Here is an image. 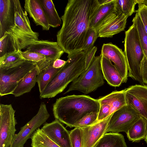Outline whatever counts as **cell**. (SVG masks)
<instances>
[{
    "mask_svg": "<svg viewBox=\"0 0 147 147\" xmlns=\"http://www.w3.org/2000/svg\"><path fill=\"white\" fill-rule=\"evenodd\" d=\"M94 147H127L124 136L119 133H106Z\"/></svg>",
    "mask_w": 147,
    "mask_h": 147,
    "instance_id": "cell-26",
    "label": "cell"
},
{
    "mask_svg": "<svg viewBox=\"0 0 147 147\" xmlns=\"http://www.w3.org/2000/svg\"><path fill=\"white\" fill-rule=\"evenodd\" d=\"M140 3H143L147 6V0H140Z\"/></svg>",
    "mask_w": 147,
    "mask_h": 147,
    "instance_id": "cell-41",
    "label": "cell"
},
{
    "mask_svg": "<svg viewBox=\"0 0 147 147\" xmlns=\"http://www.w3.org/2000/svg\"><path fill=\"white\" fill-rule=\"evenodd\" d=\"M98 37V31L94 28L89 27L85 36L82 49V51L85 54L94 47V44Z\"/></svg>",
    "mask_w": 147,
    "mask_h": 147,
    "instance_id": "cell-32",
    "label": "cell"
},
{
    "mask_svg": "<svg viewBox=\"0 0 147 147\" xmlns=\"http://www.w3.org/2000/svg\"><path fill=\"white\" fill-rule=\"evenodd\" d=\"M99 5L98 0H69L61 17V28L57 34V42L68 54L82 51L90 22Z\"/></svg>",
    "mask_w": 147,
    "mask_h": 147,
    "instance_id": "cell-1",
    "label": "cell"
},
{
    "mask_svg": "<svg viewBox=\"0 0 147 147\" xmlns=\"http://www.w3.org/2000/svg\"><path fill=\"white\" fill-rule=\"evenodd\" d=\"M100 5L104 4L111 2L112 0H98Z\"/></svg>",
    "mask_w": 147,
    "mask_h": 147,
    "instance_id": "cell-40",
    "label": "cell"
},
{
    "mask_svg": "<svg viewBox=\"0 0 147 147\" xmlns=\"http://www.w3.org/2000/svg\"><path fill=\"white\" fill-rule=\"evenodd\" d=\"M126 133L129 140L132 142L145 139L147 133V120L140 116Z\"/></svg>",
    "mask_w": 147,
    "mask_h": 147,
    "instance_id": "cell-23",
    "label": "cell"
},
{
    "mask_svg": "<svg viewBox=\"0 0 147 147\" xmlns=\"http://www.w3.org/2000/svg\"><path fill=\"white\" fill-rule=\"evenodd\" d=\"M40 53L45 58L55 60L60 59L64 53L57 42L38 40L28 47L26 50Z\"/></svg>",
    "mask_w": 147,
    "mask_h": 147,
    "instance_id": "cell-16",
    "label": "cell"
},
{
    "mask_svg": "<svg viewBox=\"0 0 147 147\" xmlns=\"http://www.w3.org/2000/svg\"><path fill=\"white\" fill-rule=\"evenodd\" d=\"M115 12V0L106 4H99L92 16L89 27L94 28L98 31L102 23Z\"/></svg>",
    "mask_w": 147,
    "mask_h": 147,
    "instance_id": "cell-21",
    "label": "cell"
},
{
    "mask_svg": "<svg viewBox=\"0 0 147 147\" xmlns=\"http://www.w3.org/2000/svg\"><path fill=\"white\" fill-rule=\"evenodd\" d=\"M55 60L45 58L36 63L39 71L37 76L40 93L45 89L48 84L61 69L54 68L53 64Z\"/></svg>",
    "mask_w": 147,
    "mask_h": 147,
    "instance_id": "cell-18",
    "label": "cell"
},
{
    "mask_svg": "<svg viewBox=\"0 0 147 147\" xmlns=\"http://www.w3.org/2000/svg\"><path fill=\"white\" fill-rule=\"evenodd\" d=\"M15 111L11 104H0V147H9L16 134Z\"/></svg>",
    "mask_w": 147,
    "mask_h": 147,
    "instance_id": "cell-9",
    "label": "cell"
},
{
    "mask_svg": "<svg viewBox=\"0 0 147 147\" xmlns=\"http://www.w3.org/2000/svg\"><path fill=\"white\" fill-rule=\"evenodd\" d=\"M31 139L32 147H60L39 128L34 132Z\"/></svg>",
    "mask_w": 147,
    "mask_h": 147,
    "instance_id": "cell-28",
    "label": "cell"
},
{
    "mask_svg": "<svg viewBox=\"0 0 147 147\" xmlns=\"http://www.w3.org/2000/svg\"><path fill=\"white\" fill-rule=\"evenodd\" d=\"M37 66L35 62L24 60L8 68H0L1 96L12 94L19 81Z\"/></svg>",
    "mask_w": 147,
    "mask_h": 147,
    "instance_id": "cell-7",
    "label": "cell"
},
{
    "mask_svg": "<svg viewBox=\"0 0 147 147\" xmlns=\"http://www.w3.org/2000/svg\"><path fill=\"white\" fill-rule=\"evenodd\" d=\"M98 100L99 101L105 103L108 105L110 108V115L127 105L125 96V89L113 91Z\"/></svg>",
    "mask_w": 147,
    "mask_h": 147,
    "instance_id": "cell-24",
    "label": "cell"
},
{
    "mask_svg": "<svg viewBox=\"0 0 147 147\" xmlns=\"http://www.w3.org/2000/svg\"><path fill=\"white\" fill-rule=\"evenodd\" d=\"M101 69L104 78L110 86H119L123 82L122 78L116 67L109 59L100 54Z\"/></svg>",
    "mask_w": 147,
    "mask_h": 147,
    "instance_id": "cell-20",
    "label": "cell"
},
{
    "mask_svg": "<svg viewBox=\"0 0 147 147\" xmlns=\"http://www.w3.org/2000/svg\"><path fill=\"white\" fill-rule=\"evenodd\" d=\"M18 51L15 53L8 54L0 58V68H8L24 61Z\"/></svg>",
    "mask_w": 147,
    "mask_h": 147,
    "instance_id": "cell-31",
    "label": "cell"
},
{
    "mask_svg": "<svg viewBox=\"0 0 147 147\" xmlns=\"http://www.w3.org/2000/svg\"><path fill=\"white\" fill-rule=\"evenodd\" d=\"M144 140H145V141L147 143V133L146 137Z\"/></svg>",
    "mask_w": 147,
    "mask_h": 147,
    "instance_id": "cell-42",
    "label": "cell"
},
{
    "mask_svg": "<svg viewBox=\"0 0 147 147\" xmlns=\"http://www.w3.org/2000/svg\"><path fill=\"white\" fill-rule=\"evenodd\" d=\"M41 129L52 141L60 147H72L70 132L58 120L45 123Z\"/></svg>",
    "mask_w": 147,
    "mask_h": 147,
    "instance_id": "cell-14",
    "label": "cell"
},
{
    "mask_svg": "<svg viewBox=\"0 0 147 147\" xmlns=\"http://www.w3.org/2000/svg\"><path fill=\"white\" fill-rule=\"evenodd\" d=\"M133 24L136 26L139 40L142 47L145 56L147 59V33L138 13H136L132 20Z\"/></svg>",
    "mask_w": 147,
    "mask_h": 147,
    "instance_id": "cell-30",
    "label": "cell"
},
{
    "mask_svg": "<svg viewBox=\"0 0 147 147\" xmlns=\"http://www.w3.org/2000/svg\"><path fill=\"white\" fill-rule=\"evenodd\" d=\"M49 25L53 28H56L62 23L52 0H39Z\"/></svg>",
    "mask_w": 147,
    "mask_h": 147,
    "instance_id": "cell-25",
    "label": "cell"
},
{
    "mask_svg": "<svg viewBox=\"0 0 147 147\" xmlns=\"http://www.w3.org/2000/svg\"><path fill=\"white\" fill-rule=\"evenodd\" d=\"M138 4V8L135 12L139 16L147 33V6L140 2Z\"/></svg>",
    "mask_w": 147,
    "mask_h": 147,
    "instance_id": "cell-36",
    "label": "cell"
},
{
    "mask_svg": "<svg viewBox=\"0 0 147 147\" xmlns=\"http://www.w3.org/2000/svg\"><path fill=\"white\" fill-rule=\"evenodd\" d=\"M22 58L24 60L37 63L45 59V57L40 53L34 52H31L27 50L22 51L18 50Z\"/></svg>",
    "mask_w": 147,
    "mask_h": 147,
    "instance_id": "cell-33",
    "label": "cell"
},
{
    "mask_svg": "<svg viewBox=\"0 0 147 147\" xmlns=\"http://www.w3.org/2000/svg\"><path fill=\"white\" fill-rule=\"evenodd\" d=\"M101 54L114 63L122 78L123 83H126L128 76V66L125 55L122 50L111 43L104 44Z\"/></svg>",
    "mask_w": 147,
    "mask_h": 147,
    "instance_id": "cell-12",
    "label": "cell"
},
{
    "mask_svg": "<svg viewBox=\"0 0 147 147\" xmlns=\"http://www.w3.org/2000/svg\"><path fill=\"white\" fill-rule=\"evenodd\" d=\"M140 0H115V10L117 15L124 14L128 17L135 12L136 5Z\"/></svg>",
    "mask_w": 147,
    "mask_h": 147,
    "instance_id": "cell-29",
    "label": "cell"
},
{
    "mask_svg": "<svg viewBox=\"0 0 147 147\" xmlns=\"http://www.w3.org/2000/svg\"><path fill=\"white\" fill-rule=\"evenodd\" d=\"M39 69L37 66L29 72L18 83L12 94L19 97L31 91L37 82Z\"/></svg>",
    "mask_w": 147,
    "mask_h": 147,
    "instance_id": "cell-22",
    "label": "cell"
},
{
    "mask_svg": "<svg viewBox=\"0 0 147 147\" xmlns=\"http://www.w3.org/2000/svg\"><path fill=\"white\" fill-rule=\"evenodd\" d=\"M97 50L96 46L94 47L85 54V69L86 70L90 65L95 58V54Z\"/></svg>",
    "mask_w": 147,
    "mask_h": 147,
    "instance_id": "cell-37",
    "label": "cell"
},
{
    "mask_svg": "<svg viewBox=\"0 0 147 147\" xmlns=\"http://www.w3.org/2000/svg\"><path fill=\"white\" fill-rule=\"evenodd\" d=\"M140 117L133 109L127 104L113 113L109 122L107 133H126Z\"/></svg>",
    "mask_w": 147,
    "mask_h": 147,
    "instance_id": "cell-10",
    "label": "cell"
},
{
    "mask_svg": "<svg viewBox=\"0 0 147 147\" xmlns=\"http://www.w3.org/2000/svg\"><path fill=\"white\" fill-rule=\"evenodd\" d=\"M112 114L91 125L80 127L82 133V147H94L95 146L107 133L109 122Z\"/></svg>",
    "mask_w": 147,
    "mask_h": 147,
    "instance_id": "cell-13",
    "label": "cell"
},
{
    "mask_svg": "<svg viewBox=\"0 0 147 147\" xmlns=\"http://www.w3.org/2000/svg\"><path fill=\"white\" fill-rule=\"evenodd\" d=\"M19 50L16 41L9 33L6 32L3 36L0 38V58Z\"/></svg>",
    "mask_w": 147,
    "mask_h": 147,
    "instance_id": "cell-27",
    "label": "cell"
},
{
    "mask_svg": "<svg viewBox=\"0 0 147 147\" xmlns=\"http://www.w3.org/2000/svg\"><path fill=\"white\" fill-rule=\"evenodd\" d=\"M98 112H93L76 123L74 127H80L91 125L97 121Z\"/></svg>",
    "mask_w": 147,
    "mask_h": 147,
    "instance_id": "cell-34",
    "label": "cell"
},
{
    "mask_svg": "<svg viewBox=\"0 0 147 147\" xmlns=\"http://www.w3.org/2000/svg\"><path fill=\"white\" fill-rule=\"evenodd\" d=\"M49 116L46 105L42 102L37 114L14 136L9 147H24L34 132L45 123Z\"/></svg>",
    "mask_w": 147,
    "mask_h": 147,
    "instance_id": "cell-8",
    "label": "cell"
},
{
    "mask_svg": "<svg viewBox=\"0 0 147 147\" xmlns=\"http://www.w3.org/2000/svg\"><path fill=\"white\" fill-rule=\"evenodd\" d=\"M14 0L15 25L10 27L7 32L15 39L21 50L38 40L39 34L32 30L27 12L22 8L20 1Z\"/></svg>",
    "mask_w": 147,
    "mask_h": 147,
    "instance_id": "cell-5",
    "label": "cell"
},
{
    "mask_svg": "<svg viewBox=\"0 0 147 147\" xmlns=\"http://www.w3.org/2000/svg\"><path fill=\"white\" fill-rule=\"evenodd\" d=\"M127 105L147 120V86L136 84L125 89Z\"/></svg>",
    "mask_w": 147,
    "mask_h": 147,
    "instance_id": "cell-11",
    "label": "cell"
},
{
    "mask_svg": "<svg viewBox=\"0 0 147 147\" xmlns=\"http://www.w3.org/2000/svg\"><path fill=\"white\" fill-rule=\"evenodd\" d=\"M15 25L14 0H0V38Z\"/></svg>",
    "mask_w": 147,
    "mask_h": 147,
    "instance_id": "cell-17",
    "label": "cell"
},
{
    "mask_svg": "<svg viewBox=\"0 0 147 147\" xmlns=\"http://www.w3.org/2000/svg\"><path fill=\"white\" fill-rule=\"evenodd\" d=\"M85 55L83 51L68 54L65 65L40 93V98L54 97L78 77L85 70Z\"/></svg>",
    "mask_w": 147,
    "mask_h": 147,
    "instance_id": "cell-3",
    "label": "cell"
},
{
    "mask_svg": "<svg viewBox=\"0 0 147 147\" xmlns=\"http://www.w3.org/2000/svg\"><path fill=\"white\" fill-rule=\"evenodd\" d=\"M141 71L143 82L147 84V59L145 55L141 63Z\"/></svg>",
    "mask_w": 147,
    "mask_h": 147,
    "instance_id": "cell-38",
    "label": "cell"
},
{
    "mask_svg": "<svg viewBox=\"0 0 147 147\" xmlns=\"http://www.w3.org/2000/svg\"><path fill=\"white\" fill-rule=\"evenodd\" d=\"M104 83L100 55L95 57L89 67L72 82L64 94L74 90H78L85 94H88L103 86Z\"/></svg>",
    "mask_w": 147,
    "mask_h": 147,
    "instance_id": "cell-6",
    "label": "cell"
},
{
    "mask_svg": "<svg viewBox=\"0 0 147 147\" xmlns=\"http://www.w3.org/2000/svg\"><path fill=\"white\" fill-rule=\"evenodd\" d=\"M128 17L124 14H112L101 25L98 30V37H112L124 30Z\"/></svg>",
    "mask_w": 147,
    "mask_h": 147,
    "instance_id": "cell-15",
    "label": "cell"
},
{
    "mask_svg": "<svg viewBox=\"0 0 147 147\" xmlns=\"http://www.w3.org/2000/svg\"><path fill=\"white\" fill-rule=\"evenodd\" d=\"M125 34L124 52L128 66V76L144 85L141 65L145 55L135 26L132 24Z\"/></svg>",
    "mask_w": 147,
    "mask_h": 147,
    "instance_id": "cell-4",
    "label": "cell"
},
{
    "mask_svg": "<svg viewBox=\"0 0 147 147\" xmlns=\"http://www.w3.org/2000/svg\"><path fill=\"white\" fill-rule=\"evenodd\" d=\"M24 8L36 26H41L43 30H49L51 26L39 0H25Z\"/></svg>",
    "mask_w": 147,
    "mask_h": 147,
    "instance_id": "cell-19",
    "label": "cell"
},
{
    "mask_svg": "<svg viewBox=\"0 0 147 147\" xmlns=\"http://www.w3.org/2000/svg\"><path fill=\"white\" fill-rule=\"evenodd\" d=\"M70 136L72 147H82V137L80 128L78 127L70 131Z\"/></svg>",
    "mask_w": 147,
    "mask_h": 147,
    "instance_id": "cell-35",
    "label": "cell"
},
{
    "mask_svg": "<svg viewBox=\"0 0 147 147\" xmlns=\"http://www.w3.org/2000/svg\"><path fill=\"white\" fill-rule=\"evenodd\" d=\"M98 99L85 95H73L57 99L53 111L56 119L70 128L86 116L93 112H99Z\"/></svg>",
    "mask_w": 147,
    "mask_h": 147,
    "instance_id": "cell-2",
    "label": "cell"
},
{
    "mask_svg": "<svg viewBox=\"0 0 147 147\" xmlns=\"http://www.w3.org/2000/svg\"><path fill=\"white\" fill-rule=\"evenodd\" d=\"M66 61H65L60 59H57L53 62V67L56 69H59L62 67L65 64Z\"/></svg>",
    "mask_w": 147,
    "mask_h": 147,
    "instance_id": "cell-39",
    "label": "cell"
}]
</instances>
